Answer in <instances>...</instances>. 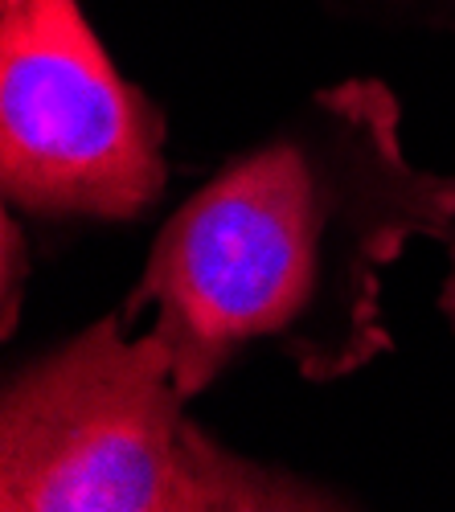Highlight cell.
<instances>
[{
    "label": "cell",
    "mask_w": 455,
    "mask_h": 512,
    "mask_svg": "<svg viewBox=\"0 0 455 512\" xmlns=\"http://www.w3.org/2000/svg\"><path fill=\"white\" fill-rule=\"evenodd\" d=\"M451 275H447V283H443V295H439V308H443V316L451 320V328H455V234H451Z\"/></svg>",
    "instance_id": "8992f818"
},
{
    "label": "cell",
    "mask_w": 455,
    "mask_h": 512,
    "mask_svg": "<svg viewBox=\"0 0 455 512\" xmlns=\"http://www.w3.org/2000/svg\"><path fill=\"white\" fill-rule=\"evenodd\" d=\"M169 123L78 0H0V193L46 226L140 222L169 185Z\"/></svg>",
    "instance_id": "3957f363"
},
{
    "label": "cell",
    "mask_w": 455,
    "mask_h": 512,
    "mask_svg": "<svg viewBox=\"0 0 455 512\" xmlns=\"http://www.w3.org/2000/svg\"><path fill=\"white\" fill-rule=\"evenodd\" d=\"M320 5L349 25L382 29V33L455 29V0H320Z\"/></svg>",
    "instance_id": "277c9868"
},
{
    "label": "cell",
    "mask_w": 455,
    "mask_h": 512,
    "mask_svg": "<svg viewBox=\"0 0 455 512\" xmlns=\"http://www.w3.org/2000/svg\"><path fill=\"white\" fill-rule=\"evenodd\" d=\"M164 340L115 312L0 390L5 512H341V488L242 455L189 414Z\"/></svg>",
    "instance_id": "7a4b0ae2"
},
{
    "label": "cell",
    "mask_w": 455,
    "mask_h": 512,
    "mask_svg": "<svg viewBox=\"0 0 455 512\" xmlns=\"http://www.w3.org/2000/svg\"><path fill=\"white\" fill-rule=\"evenodd\" d=\"M29 287V238L21 234V213L5 209L0 222V336H13Z\"/></svg>",
    "instance_id": "5b68a950"
},
{
    "label": "cell",
    "mask_w": 455,
    "mask_h": 512,
    "mask_svg": "<svg viewBox=\"0 0 455 512\" xmlns=\"http://www.w3.org/2000/svg\"><path fill=\"white\" fill-rule=\"evenodd\" d=\"M451 234L455 173L406 152L386 82L341 78L222 160L160 222L119 316H152L185 398L246 353H275L328 386L394 349L386 271L410 242Z\"/></svg>",
    "instance_id": "6da1fadb"
}]
</instances>
